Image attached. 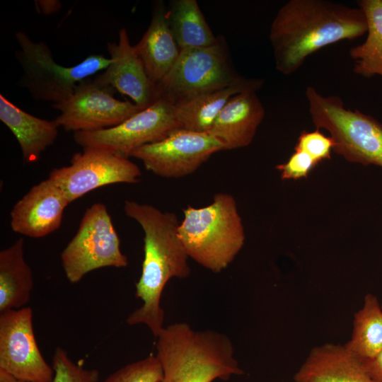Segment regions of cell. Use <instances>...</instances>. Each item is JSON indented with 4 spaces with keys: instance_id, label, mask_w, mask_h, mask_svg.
<instances>
[{
    "instance_id": "cell-1",
    "label": "cell",
    "mask_w": 382,
    "mask_h": 382,
    "mask_svg": "<svg viewBox=\"0 0 382 382\" xmlns=\"http://www.w3.org/2000/svg\"><path fill=\"white\" fill-rule=\"evenodd\" d=\"M366 32L359 7L329 0H290L278 10L270 29L275 68L291 75L319 50Z\"/></svg>"
},
{
    "instance_id": "cell-2",
    "label": "cell",
    "mask_w": 382,
    "mask_h": 382,
    "mask_svg": "<svg viewBox=\"0 0 382 382\" xmlns=\"http://www.w3.org/2000/svg\"><path fill=\"white\" fill-rule=\"evenodd\" d=\"M124 210L144 231L141 274L136 283V296L142 305L126 321L130 325H146L156 337L164 328L165 313L161 306L164 287L172 278L190 276L189 256L178 236L180 223L175 213L129 199L125 202Z\"/></svg>"
},
{
    "instance_id": "cell-3",
    "label": "cell",
    "mask_w": 382,
    "mask_h": 382,
    "mask_svg": "<svg viewBox=\"0 0 382 382\" xmlns=\"http://www.w3.org/2000/svg\"><path fill=\"white\" fill-rule=\"evenodd\" d=\"M156 338L161 382H213L244 374L231 340L223 333L178 322L164 327Z\"/></svg>"
},
{
    "instance_id": "cell-4",
    "label": "cell",
    "mask_w": 382,
    "mask_h": 382,
    "mask_svg": "<svg viewBox=\"0 0 382 382\" xmlns=\"http://www.w3.org/2000/svg\"><path fill=\"white\" fill-rule=\"evenodd\" d=\"M183 212L178 232L189 257L211 272L225 270L245 243L234 197L218 193L210 204L199 208L189 205Z\"/></svg>"
},
{
    "instance_id": "cell-5",
    "label": "cell",
    "mask_w": 382,
    "mask_h": 382,
    "mask_svg": "<svg viewBox=\"0 0 382 382\" xmlns=\"http://www.w3.org/2000/svg\"><path fill=\"white\" fill-rule=\"evenodd\" d=\"M305 95L316 129L334 141L333 151L351 163L382 168V123L374 117L344 106L337 96H325L309 86Z\"/></svg>"
},
{
    "instance_id": "cell-6",
    "label": "cell",
    "mask_w": 382,
    "mask_h": 382,
    "mask_svg": "<svg viewBox=\"0 0 382 382\" xmlns=\"http://www.w3.org/2000/svg\"><path fill=\"white\" fill-rule=\"evenodd\" d=\"M15 38L19 46L15 56L23 71L18 84L37 101L52 105L66 101L79 83L111 62L110 57L92 54L74 66H64L55 62L45 42H35L22 30L15 33Z\"/></svg>"
},
{
    "instance_id": "cell-7",
    "label": "cell",
    "mask_w": 382,
    "mask_h": 382,
    "mask_svg": "<svg viewBox=\"0 0 382 382\" xmlns=\"http://www.w3.org/2000/svg\"><path fill=\"white\" fill-rule=\"evenodd\" d=\"M246 79L235 70L225 40L220 36L214 45L182 49L176 62L157 86L161 97L175 105Z\"/></svg>"
},
{
    "instance_id": "cell-8",
    "label": "cell",
    "mask_w": 382,
    "mask_h": 382,
    "mask_svg": "<svg viewBox=\"0 0 382 382\" xmlns=\"http://www.w3.org/2000/svg\"><path fill=\"white\" fill-rule=\"evenodd\" d=\"M61 260L65 276L72 284L97 269L128 265L104 204L96 202L86 209L77 232L62 252Z\"/></svg>"
},
{
    "instance_id": "cell-9",
    "label": "cell",
    "mask_w": 382,
    "mask_h": 382,
    "mask_svg": "<svg viewBox=\"0 0 382 382\" xmlns=\"http://www.w3.org/2000/svg\"><path fill=\"white\" fill-rule=\"evenodd\" d=\"M179 128L181 126L175 116V105L161 98L115 127L76 132L74 139L83 149H103L129 158L137 149L162 140Z\"/></svg>"
},
{
    "instance_id": "cell-10",
    "label": "cell",
    "mask_w": 382,
    "mask_h": 382,
    "mask_svg": "<svg viewBox=\"0 0 382 382\" xmlns=\"http://www.w3.org/2000/svg\"><path fill=\"white\" fill-rule=\"evenodd\" d=\"M141 175L139 166L128 158L103 149L84 148L73 156L69 166L53 168L48 178L71 203L102 186L137 183Z\"/></svg>"
},
{
    "instance_id": "cell-11",
    "label": "cell",
    "mask_w": 382,
    "mask_h": 382,
    "mask_svg": "<svg viewBox=\"0 0 382 382\" xmlns=\"http://www.w3.org/2000/svg\"><path fill=\"white\" fill-rule=\"evenodd\" d=\"M115 92L95 79L83 80L66 101L52 105L60 111L54 120L66 131L95 132L115 127L141 110L134 103L115 98Z\"/></svg>"
},
{
    "instance_id": "cell-12",
    "label": "cell",
    "mask_w": 382,
    "mask_h": 382,
    "mask_svg": "<svg viewBox=\"0 0 382 382\" xmlns=\"http://www.w3.org/2000/svg\"><path fill=\"white\" fill-rule=\"evenodd\" d=\"M223 150V144L211 134L179 128L162 140L137 149L131 156L158 176L180 178L194 173L213 154Z\"/></svg>"
},
{
    "instance_id": "cell-13",
    "label": "cell",
    "mask_w": 382,
    "mask_h": 382,
    "mask_svg": "<svg viewBox=\"0 0 382 382\" xmlns=\"http://www.w3.org/2000/svg\"><path fill=\"white\" fill-rule=\"evenodd\" d=\"M0 313V371L23 381L52 382L53 369L38 347L32 308Z\"/></svg>"
},
{
    "instance_id": "cell-14",
    "label": "cell",
    "mask_w": 382,
    "mask_h": 382,
    "mask_svg": "<svg viewBox=\"0 0 382 382\" xmlns=\"http://www.w3.org/2000/svg\"><path fill=\"white\" fill-rule=\"evenodd\" d=\"M118 36L117 42L107 44L110 64L94 79L128 96L144 110L161 98L159 90L148 76L141 59L131 45L127 30L121 28Z\"/></svg>"
},
{
    "instance_id": "cell-15",
    "label": "cell",
    "mask_w": 382,
    "mask_h": 382,
    "mask_svg": "<svg viewBox=\"0 0 382 382\" xmlns=\"http://www.w3.org/2000/svg\"><path fill=\"white\" fill-rule=\"evenodd\" d=\"M69 204L62 190L47 178L33 186L13 207L11 227L30 238L45 237L57 230Z\"/></svg>"
},
{
    "instance_id": "cell-16",
    "label": "cell",
    "mask_w": 382,
    "mask_h": 382,
    "mask_svg": "<svg viewBox=\"0 0 382 382\" xmlns=\"http://www.w3.org/2000/svg\"><path fill=\"white\" fill-rule=\"evenodd\" d=\"M265 115L262 103L255 91L233 96L208 131L224 146L232 150L248 146Z\"/></svg>"
},
{
    "instance_id": "cell-17",
    "label": "cell",
    "mask_w": 382,
    "mask_h": 382,
    "mask_svg": "<svg viewBox=\"0 0 382 382\" xmlns=\"http://www.w3.org/2000/svg\"><path fill=\"white\" fill-rule=\"evenodd\" d=\"M294 382H376L345 345L325 343L311 349Z\"/></svg>"
},
{
    "instance_id": "cell-18",
    "label": "cell",
    "mask_w": 382,
    "mask_h": 382,
    "mask_svg": "<svg viewBox=\"0 0 382 382\" xmlns=\"http://www.w3.org/2000/svg\"><path fill=\"white\" fill-rule=\"evenodd\" d=\"M134 49L151 80L158 85L168 74L180 52L163 1L154 4L151 23Z\"/></svg>"
},
{
    "instance_id": "cell-19",
    "label": "cell",
    "mask_w": 382,
    "mask_h": 382,
    "mask_svg": "<svg viewBox=\"0 0 382 382\" xmlns=\"http://www.w3.org/2000/svg\"><path fill=\"white\" fill-rule=\"evenodd\" d=\"M0 120L16 137L25 163L37 162L58 136L54 120L28 113L0 94Z\"/></svg>"
},
{
    "instance_id": "cell-20",
    "label": "cell",
    "mask_w": 382,
    "mask_h": 382,
    "mask_svg": "<svg viewBox=\"0 0 382 382\" xmlns=\"http://www.w3.org/2000/svg\"><path fill=\"white\" fill-rule=\"evenodd\" d=\"M263 84V79L247 78L239 83L196 96L175 105L177 120L181 128L207 133L233 96L245 91H257Z\"/></svg>"
},
{
    "instance_id": "cell-21",
    "label": "cell",
    "mask_w": 382,
    "mask_h": 382,
    "mask_svg": "<svg viewBox=\"0 0 382 382\" xmlns=\"http://www.w3.org/2000/svg\"><path fill=\"white\" fill-rule=\"evenodd\" d=\"M23 247L24 240L19 238L0 251V312L25 307L30 299L33 276Z\"/></svg>"
},
{
    "instance_id": "cell-22",
    "label": "cell",
    "mask_w": 382,
    "mask_h": 382,
    "mask_svg": "<svg viewBox=\"0 0 382 382\" xmlns=\"http://www.w3.org/2000/svg\"><path fill=\"white\" fill-rule=\"evenodd\" d=\"M346 347L364 364L382 350V305L373 294H366L355 313L351 338Z\"/></svg>"
},
{
    "instance_id": "cell-23",
    "label": "cell",
    "mask_w": 382,
    "mask_h": 382,
    "mask_svg": "<svg viewBox=\"0 0 382 382\" xmlns=\"http://www.w3.org/2000/svg\"><path fill=\"white\" fill-rule=\"evenodd\" d=\"M169 24L180 50L215 45V36L196 0H172L167 10Z\"/></svg>"
},
{
    "instance_id": "cell-24",
    "label": "cell",
    "mask_w": 382,
    "mask_h": 382,
    "mask_svg": "<svg viewBox=\"0 0 382 382\" xmlns=\"http://www.w3.org/2000/svg\"><path fill=\"white\" fill-rule=\"evenodd\" d=\"M357 4L366 16L367 35L349 50L353 71L365 78L379 76L382 80V0H360Z\"/></svg>"
},
{
    "instance_id": "cell-25",
    "label": "cell",
    "mask_w": 382,
    "mask_h": 382,
    "mask_svg": "<svg viewBox=\"0 0 382 382\" xmlns=\"http://www.w3.org/2000/svg\"><path fill=\"white\" fill-rule=\"evenodd\" d=\"M163 371L156 355L132 362L109 375L102 382H161Z\"/></svg>"
},
{
    "instance_id": "cell-26",
    "label": "cell",
    "mask_w": 382,
    "mask_h": 382,
    "mask_svg": "<svg viewBox=\"0 0 382 382\" xmlns=\"http://www.w3.org/2000/svg\"><path fill=\"white\" fill-rule=\"evenodd\" d=\"M52 367L54 372L52 382H98L100 376L97 369H87L76 364L60 347L54 352Z\"/></svg>"
},
{
    "instance_id": "cell-27",
    "label": "cell",
    "mask_w": 382,
    "mask_h": 382,
    "mask_svg": "<svg viewBox=\"0 0 382 382\" xmlns=\"http://www.w3.org/2000/svg\"><path fill=\"white\" fill-rule=\"evenodd\" d=\"M334 141L331 137L323 134L320 129L303 131L301 132L294 150L301 151L308 154L318 165L322 161L330 159L333 150Z\"/></svg>"
},
{
    "instance_id": "cell-28",
    "label": "cell",
    "mask_w": 382,
    "mask_h": 382,
    "mask_svg": "<svg viewBox=\"0 0 382 382\" xmlns=\"http://www.w3.org/2000/svg\"><path fill=\"white\" fill-rule=\"evenodd\" d=\"M318 166L306 153L294 150L289 159L276 166L282 180H299L308 177L311 170Z\"/></svg>"
},
{
    "instance_id": "cell-29",
    "label": "cell",
    "mask_w": 382,
    "mask_h": 382,
    "mask_svg": "<svg viewBox=\"0 0 382 382\" xmlns=\"http://www.w3.org/2000/svg\"><path fill=\"white\" fill-rule=\"evenodd\" d=\"M364 366L374 381L382 382V350L374 360L364 364Z\"/></svg>"
},
{
    "instance_id": "cell-30",
    "label": "cell",
    "mask_w": 382,
    "mask_h": 382,
    "mask_svg": "<svg viewBox=\"0 0 382 382\" xmlns=\"http://www.w3.org/2000/svg\"><path fill=\"white\" fill-rule=\"evenodd\" d=\"M38 13L50 15L58 12L62 8V3L58 0L35 1Z\"/></svg>"
},
{
    "instance_id": "cell-31",
    "label": "cell",
    "mask_w": 382,
    "mask_h": 382,
    "mask_svg": "<svg viewBox=\"0 0 382 382\" xmlns=\"http://www.w3.org/2000/svg\"><path fill=\"white\" fill-rule=\"evenodd\" d=\"M0 382H30L18 379L10 374L0 371Z\"/></svg>"
}]
</instances>
